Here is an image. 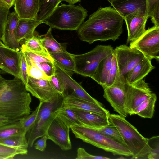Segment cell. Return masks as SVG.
Wrapping results in <instances>:
<instances>
[{
	"label": "cell",
	"instance_id": "7c38bea8",
	"mask_svg": "<svg viewBox=\"0 0 159 159\" xmlns=\"http://www.w3.org/2000/svg\"><path fill=\"white\" fill-rule=\"evenodd\" d=\"M152 93L148 84L143 80L133 84H128L124 101L126 113L132 115L135 109Z\"/></svg>",
	"mask_w": 159,
	"mask_h": 159
},
{
	"label": "cell",
	"instance_id": "9c48e42d",
	"mask_svg": "<svg viewBox=\"0 0 159 159\" xmlns=\"http://www.w3.org/2000/svg\"><path fill=\"white\" fill-rule=\"evenodd\" d=\"M125 79L120 74L117 68L116 77L114 83L110 86L102 87L103 97L120 115L127 117L128 114L124 107V101L127 85Z\"/></svg>",
	"mask_w": 159,
	"mask_h": 159
},
{
	"label": "cell",
	"instance_id": "8fae6325",
	"mask_svg": "<svg viewBox=\"0 0 159 159\" xmlns=\"http://www.w3.org/2000/svg\"><path fill=\"white\" fill-rule=\"evenodd\" d=\"M118 69L125 79L127 73L145 57L140 51L126 45L117 46L114 49Z\"/></svg>",
	"mask_w": 159,
	"mask_h": 159
},
{
	"label": "cell",
	"instance_id": "7a4b0ae2",
	"mask_svg": "<svg viewBox=\"0 0 159 159\" xmlns=\"http://www.w3.org/2000/svg\"><path fill=\"white\" fill-rule=\"evenodd\" d=\"M32 98L20 78L7 80L0 89V117L21 120L30 114Z\"/></svg>",
	"mask_w": 159,
	"mask_h": 159
},
{
	"label": "cell",
	"instance_id": "7bdbcfd3",
	"mask_svg": "<svg viewBox=\"0 0 159 159\" xmlns=\"http://www.w3.org/2000/svg\"><path fill=\"white\" fill-rule=\"evenodd\" d=\"M40 64L45 74L49 79L55 74V68L54 62H43Z\"/></svg>",
	"mask_w": 159,
	"mask_h": 159
},
{
	"label": "cell",
	"instance_id": "30bf717a",
	"mask_svg": "<svg viewBox=\"0 0 159 159\" xmlns=\"http://www.w3.org/2000/svg\"><path fill=\"white\" fill-rule=\"evenodd\" d=\"M55 73L60 77L64 87V98L73 97L103 106L101 102L91 96L82 87L81 84L77 82L72 75L54 61Z\"/></svg>",
	"mask_w": 159,
	"mask_h": 159
},
{
	"label": "cell",
	"instance_id": "f6af8a7d",
	"mask_svg": "<svg viewBox=\"0 0 159 159\" xmlns=\"http://www.w3.org/2000/svg\"><path fill=\"white\" fill-rule=\"evenodd\" d=\"M16 0H0V7L9 9L14 5Z\"/></svg>",
	"mask_w": 159,
	"mask_h": 159
},
{
	"label": "cell",
	"instance_id": "7402d4cb",
	"mask_svg": "<svg viewBox=\"0 0 159 159\" xmlns=\"http://www.w3.org/2000/svg\"><path fill=\"white\" fill-rule=\"evenodd\" d=\"M111 5L123 18L139 10L146 11L145 0H114Z\"/></svg>",
	"mask_w": 159,
	"mask_h": 159
},
{
	"label": "cell",
	"instance_id": "2e32d148",
	"mask_svg": "<svg viewBox=\"0 0 159 159\" xmlns=\"http://www.w3.org/2000/svg\"><path fill=\"white\" fill-rule=\"evenodd\" d=\"M21 51L5 45L0 40V60L7 73L20 78V63Z\"/></svg>",
	"mask_w": 159,
	"mask_h": 159
},
{
	"label": "cell",
	"instance_id": "d6a6232c",
	"mask_svg": "<svg viewBox=\"0 0 159 159\" xmlns=\"http://www.w3.org/2000/svg\"><path fill=\"white\" fill-rule=\"evenodd\" d=\"M146 15L151 20L154 25L159 26V0H145Z\"/></svg>",
	"mask_w": 159,
	"mask_h": 159
},
{
	"label": "cell",
	"instance_id": "bcb514c9",
	"mask_svg": "<svg viewBox=\"0 0 159 159\" xmlns=\"http://www.w3.org/2000/svg\"><path fill=\"white\" fill-rule=\"evenodd\" d=\"M14 156L10 155L0 154V159H12Z\"/></svg>",
	"mask_w": 159,
	"mask_h": 159
},
{
	"label": "cell",
	"instance_id": "cb8c5ba5",
	"mask_svg": "<svg viewBox=\"0 0 159 159\" xmlns=\"http://www.w3.org/2000/svg\"><path fill=\"white\" fill-rule=\"evenodd\" d=\"M113 52L103 59L99 63L91 78L102 87L104 85L111 68Z\"/></svg>",
	"mask_w": 159,
	"mask_h": 159
},
{
	"label": "cell",
	"instance_id": "f5cc1de1",
	"mask_svg": "<svg viewBox=\"0 0 159 159\" xmlns=\"http://www.w3.org/2000/svg\"><path fill=\"white\" fill-rule=\"evenodd\" d=\"M110 3L111 5L112 3V2L114 0H107Z\"/></svg>",
	"mask_w": 159,
	"mask_h": 159
},
{
	"label": "cell",
	"instance_id": "277c9868",
	"mask_svg": "<svg viewBox=\"0 0 159 159\" xmlns=\"http://www.w3.org/2000/svg\"><path fill=\"white\" fill-rule=\"evenodd\" d=\"M88 11L80 4L61 3L44 23L52 28L77 30L88 16Z\"/></svg>",
	"mask_w": 159,
	"mask_h": 159
},
{
	"label": "cell",
	"instance_id": "4fadbf2b",
	"mask_svg": "<svg viewBox=\"0 0 159 159\" xmlns=\"http://www.w3.org/2000/svg\"><path fill=\"white\" fill-rule=\"evenodd\" d=\"M70 128L57 115L49 126L46 134L48 139L52 141L63 151L72 149L69 136Z\"/></svg>",
	"mask_w": 159,
	"mask_h": 159
},
{
	"label": "cell",
	"instance_id": "b9f144b4",
	"mask_svg": "<svg viewBox=\"0 0 159 159\" xmlns=\"http://www.w3.org/2000/svg\"><path fill=\"white\" fill-rule=\"evenodd\" d=\"M9 9L0 7V40L4 32V28L7 20Z\"/></svg>",
	"mask_w": 159,
	"mask_h": 159
},
{
	"label": "cell",
	"instance_id": "8992f818",
	"mask_svg": "<svg viewBox=\"0 0 159 159\" xmlns=\"http://www.w3.org/2000/svg\"><path fill=\"white\" fill-rule=\"evenodd\" d=\"M64 98L59 94L49 102H42L35 121L26 134L29 146L32 147L38 139L46 134L58 110L63 106Z\"/></svg>",
	"mask_w": 159,
	"mask_h": 159
},
{
	"label": "cell",
	"instance_id": "681fc988",
	"mask_svg": "<svg viewBox=\"0 0 159 159\" xmlns=\"http://www.w3.org/2000/svg\"><path fill=\"white\" fill-rule=\"evenodd\" d=\"M10 121L7 119L3 118L0 117V123H3Z\"/></svg>",
	"mask_w": 159,
	"mask_h": 159
},
{
	"label": "cell",
	"instance_id": "816d5d0a",
	"mask_svg": "<svg viewBox=\"0 0 159 159\" xmlns=\"http://www.w3.org/2000/svg\"><path fill=\"white\" fill-rule=\"evenodd\" d=\"M6 80L4 78L2 77L0 75V83H2L3 82L5 81Z\"/></svg>",
	"mask_w": 159,
	"mask_h": 159
},
{
	"label": "cell",
	"instance_id": "f1b7e54d",
	"mask_svg": "<svg viewBox=\"0 0 159 159\" xmlns=\"http://www.w3.org/2000/svg\"><path fill=\"white\" fill-rule=\"evenodd\" d=\"M61 1V0H39V8L36 19L44 23Z\"/></svg>",
	"mask_w": 159,
	"mask_h": 159
},
{
	"label": "cell",
	"instance_id": "1f68e13d",
	"mask_svg": "<svg viewBox=\"0 0 159 159\" xmlns=\"http://www.w3.org/2000/svg\"><path fill=\"white\" fill-rule=\"evenodd\" d=\"M57 115L70 128L73 125H82L71 108L63 106L58 110Z\"/></svg>",
	"mask_w": 159,
	"mask_h": 159
},
{
	"label": "cell",
	"instance_id": "e575fe53",
	"mask_svg": "<svg viewBox=\"0 0 159 159\" xmlns=\"http://www.w3.org/2000/svg\"><path fill=\"white\" fill-rule=\"evenodd\" d=\"M95 129L105 136L125 146L120 133L113 125L111 124L108 126Z\"/></svg>",
	"mask_w": 159,
	"mask_h": 159
},
{
	"label": "cell",
	"instance_id": "f907efd6",
	"mask_svg": "<svg viewBox=\"0 0 159 159\" xmlns=\"http://www.w3.org/2000/svg\"><path fill=\"white\" fill-rule=\"evenodd\" d=\"M7 80H6L5 81L0 83V89L5 85L7 82Z\"/></svg>",
	"mask_w": 159,
	"mask_h": 159
},
{
	"label": "cell",
	"instance_id": "3957f363",
	"mask_svg": "<svg viewBox=\"0 0 159 159\" xmlns=\"http://www.w3.org/2000/svg\"><path fill=\"white\" fill-rule=\"evenodd\" d=\"M108 119L120 133L125 146L132 153V159L147 158L152 148L149 139L142 135L125 118L119 115L110 114Z\"/></svg>",
	"mask_w": 159,
	"mask_h": 159
},
{
	"label": "cell",
	"instance_id": "e0dca14e",
	"mask_svg": "<svg viewBox=\"0 0 159 159\" xmlns=\"http://www.w3.org/2000/svg\"><path fill=\"white\" fill-rule=\"evenodd\" d=\"M76 115L82 125L98 129L110 125L108 117L95 113L71 108Z\"/></svg>",
	"mask_w": 159,
	"mask_h": 159
},
{
	"label": "cell",
	"instance_id": "ac0fdd59",
	"mask_svg": "<svg viewBox=\"0 0 159 159\" xmlns=\"http://www.w3.org/2000/svg\"><path fill=\"white\" fill-rule=\"evenodd\" d=\"M19 19L15 12L8 14L4 34L1 40L6 46L20 51L21 47L16 37V29Z\"/></svg>",
	"mask_w": 159,
	"mask_h": 159
},
{
	"label": "cell",
	"instance_id": "603a6c76",
	"mask_svg": "<svg viewBox=\"0 0 159 159\" xmlns=\"http://www.w3.org/2000/svg\"><path fill=\"white\" fill-rule=\"evenodd\" d=\"M36 19H20L16 30V37L20 44L22 41L32 37L36 28L42 23Z\"/></svg>",
	"mask_w": 159,
	"mask_h": 159
},
{
	"label": "cell",
	"instance_id": "52a82bcc",
	"mask_svg": "<svg viewBox=\"0 0 159 159\" xmlns=\"http://www.w3.org/2000/svg\"><path fill=\"white\" fill-rule=\"evenodd\" d=\"M113 50L110 45H99L87 53L72 54L75 65L74 72L91 78L100 62L113 53Z\"/></svg>",
	"mask_w": 159,
	"mask_h": 159
},
{
	"label": "cell",
	"instance_id": "4316f807",
	"mask_svg": "<svg viewBox=\"0 0 159 159\" xmlns=\"http://www.w3.org/2000/svg\"><path fill=\"white\" fill-rule=\"evenodd\" d=\"M52 30L50 27L45 34L41 35L43 44L48 53L50 54L67 51L66 43L58 42L52 35Z\"/></svg>",
	"mask_w": 159,
	"mask_h": 159
},
{
	"label": "cell",
	"instance_id": "ab89813d",
	"mask_svg": "<svg viewBox=\"0 0 159 159\" xmlns=\"http://www.w3.org/2000/svg\"><path fill=\"white\" fill-rule=\"evenodd\" d=\"M20 69V78L25 85L27 81L28 75L27 73V66L26 60L24 55L21 51Z\"/></svg>",
	"mask_w": 159,
	"mask_h": 159
},
{
	"label": "cell",
	"instance_id": "6da1fadb",
	"mask_svg": "<svg viewBox=\"0 0 159 159\" xmlns=\"http://www.w3.org/2000/svg\"><path fill=\"white\" fill-rule=\"evenodd\" d=\"M123 20L113 7H100L81 25L77 30L78 37L89 44L98 41H114L122 33Z\"/></svg>",
	"mask_w": 159,
	"mask_h": 159
},
{
	"label": "cell",
	"instance_id": "74e56055",
	"mask_svg": "<svg viewBox=\"0 0 159 159\" xmlns=\"http://www.w3.org/2000/svg\"><path fill=\"white\" fill-rule=\"evenodd\" d=\"M28 150L18 149L0 144V154L10 155L14 156L26 154Z\"/></svg>",
	"mask_w": 159,
	"mask_h": 159
},
{
	"label": "cell",
	"instance_id": "f546056e",
	"mask_svg": "<svg viewBox=\"0 0 159 159\" xmlns=\"http://www.w3.org/2000/svg\"><path fill=\"white\" fill-rule=\"evenodd\" d=\"M23 133H25L22 126L21 120L9 121L0 126V139Z\"/></svg>",
	"mask_w": 159,
	"mask_h": 159
},
{
	"label": "cell",
	"instance_id": "7dc6e473",
	"mask_svg": "<svg viewBox=\"0 0 159 159\" xmlns=\"http://www.w3.org/2000/svg\"><path fill=\"white\" fill-rule=\"evenodd\" d=\"M62 1H66L67 2H68L69 4H74L77 3L78 2H80L81 1V0H61Z\"/></svg>",
	"mask_w": 159,
	"mask_h": 159
},
{
	"label": "cell",
	"instance_id": "44dd1931",
	"mask_svg": "<svg viewBox=\"0 0 159 159\" xmlns=\"http://www.w3.org/2000/svg\"><path fill=\"white\" fill-rule=\"evenodd\" d=\"M152 60L145 57L126 75L125 79L128 84H132L141 80L155 68Z\"/></svg>",
	"mask_w": 159,
	"mask_h": 159
},
{
	"label": "cell",
	"instance_id": "c3c4849f",
	"mask_svg": "<svg viewBox=\"0 0 159 159\" xmlns=\"http://www.w3.org/2000/svg\"><path fill=\"white\" fill-rule=\"evenodd\" d=\"M0 73L5 74L7 73L6 70L4 68L2 63L0 60Z\"/></svg>",
	"mask_w": 159,
	"mask_h": 159
},
{
	"label": "cell",
	"instance_id": "9a60e30c",
	"mask_svg": "<svg viewBox=\"0 0 159 159\" xmlns=\"http://www.w3.org/2000/svg\"><path fill=\"white\" fill-rule=\"evenodd\" d=\"M145 13V11L139 10L123 18L128 32L127 43L138 39L145 31L146 24L148 18Z\"/></svg>",
	"mask_w": 159,
	"mask_h": 159
},
{
	"label": "cell",
	"instance_id": "ba28073f",
	"mask_svg": "<svg viewBox=\"0 0 159 159\" xmlns=\"http://www.w3.org/2000/svg\"><path fill=\"white\" fill-rule=\"evenodd\" d=\"M129 47L138 50L151 60H159V26L146 30L138 39L130 42Z\"/></svg>",
	"mask_w": 159,
	"mask_h": 159
},
{
	"label": "cell",
	"instance_id": "8d00e7d4",
	"mask_svg": "<svg viewBox=\"0 0 159 159\" xmlns=\"http://www.w3.org/2000/svg\"><path fill=\"white\" fill-rule=\"evenodd\" d=\"M117 71V66L115 56H113L111 68L110 70L106 82L102 87L110 86L114 83L115 80Z\"/></svg>",
	"mask_w": 159,
	"mask_h": 159
},
{
	"label": "cell",
	"instance_id": "4dcf8cb0",
	"mask_svg": "<svg viewBox=\"0 0 159 159\" xmlns=\"http://www.w3.org/2000/svg\"><path fill=\"white\" fill-rule=\"evenodd\" d=\"M0 144L11 147L28 150V147L26 134L23 133L8 138L0 139Z\"/></svg>",
	"mask_w": 159,
	"mask_h": 159
},
{
	"label": "cell",
	"instance_id": "d6986e66",
	"mask_svg": "<svg viewBox=\"0 0 159 159\" xmlns=\"http://www.w3.org/2000/svg\"><path fill=\"white\" fill-rule=\"evenodd\" d=\"M63 106L91 112L108 117L110 114L109 111L103 106L73 97H64Z\"/></svg>",
	"mask_w": 159,
	"mask_h": 159
},
{
	"label": "cell",
	"instance_id": "d4e9b609",
	"mask_svg": "<svg viewBox=\"0 0 159 159\" xmlns=\"http://www.w3.org/2000/svg\"><path fill=\"white\" fill-rule=\"evenodd\" d=\"M157 99L156 95L152 93L135 109L132 115L136 114L143 118H152Z\"/></svg>",
	"mask_w": 159,
	"mask_h": 159
},
{
	"label": "cell",
	"instance_id": "d590c367",
	"mask_svg": "<svg viewBox=\"0 0 159 159\" xmlns=\"http://www.w3.org/2000/svg\"><path fill=\"white\" fill-rule=\"evenodd\" d=\"M42 102H40L39 105L34 111L21 120L22 126L26 134L35 121Z\"/></svg>",
	"mask_w": 159,
	"mask_h": 159
},
{
	"label": "cell",
	"instance_id": "5bb4252c",
	"mask_svg": "<svg viewBox=\"0 0 159 159\" xmlns=\"http://www.w3.org/2000/svg\"><path fill=\"white\" fill-rule=\"evenodd\" d=\"M25 87L33 96L43 102H49L59 94L48 79H38L28 76Z\"/></svg>",
	"mask_w": 159,
	"mask_h": 159
},
{
	"label": "cell",
	"instance_id": "5b68a950",
	"mask_svg": "<svg viewBox=\"0 0 159 159\" xmlns=\"http://www.w3.org/2000/svg\"><path fill=\"white\" fill-rule=\"evenodd\" d=\"M70 129L75 138L114 155L129 157L132 153L124 145L105 136L95 129L83 125H75Z\"/></svg>",
	"mask_w": 159,
	"mask_h": 159
},
{
	"label": "cell",
	"instance_id": "f35d334b",
	"mask_svg": "<svg viewBox=\"0 0 159 159\" xmlns=\"http://www.w3.org/2000/svg\"><path fill=\"white\" fill-rule=\"evenodd\" d=\"M49 80L56 91L63 96L64 87L58 75L55 73L50 78Z\"/></svg>",
	"mask_w": 159,
	"mask_h": 159
},
{
	"label": "cell",
	"instance_id": "484cf974",
	"mask_svg": "<svg viewBox=\"0 0 159 159\" xmlns=\"http://www.w3.org/2000/svg\"><path fill=\"white\" fill-rule=\"evenodd\" d=\"M21 45L37 54L54 61L43 46L41 35L35 34L34 33L32 37L25 40Z\"/></svg>",
	"mask_w": 159,
	"mask_h": 159
},
{
	"label": "cell",
	"instance_id": "60d3db41",
	"mask_svg": "<svg viewBox=\"0 0 159 159\" xmlns=\"http://www.w3.org/2000/svg\"><path fill=\"white\" fill-rule=\"evenodd\" d=\"M76 159H107L105 157L95 156L88 153L85 149L82 148H78L77 151Z\"/></svg>",
	"mask_w": 159,
	"mask_h": 159
},
{
	"label": "cell",
	"instance_id": "ffe728a7",
	"mask_svg": "<svg viewBox=\"0 0 159 159\" xmlns=\"http://www.w3.org/2000/svg\"><path fill=\"white\" fill-rule=\"evenodd\" d=\"M15 12L20 19H36L39 8V0H16Z\"/></svg>",
	"mask_w": 159,
	"mask_h": 159
},
{
	"label": "cell",
	"instance_id": "83f0119b",
	"mask_svg": "<svg viewBox=\"0 0 159 159\" xmlns=\"http://www.w3.org/2000/svg\"><path fill=\"white\" fill-rule=\"evenodd\" d=\"M50 55L54 61L71 75L74 72L75 63L72 54L66 51Z\"/></svg>",
	"mask_w": 159,
	"mask_h": 159
},
{
	"label": "cell",
	"instance_id": "836d02e7",
	"mask_svg": "<svg viewBox=\"0 0 159 159\" xmlns=\"http://www.w3.org/2000/svg\"><path fill=\"white\" fill-rule=\"evenodd\" d=\"M25 58L28 76L38 79H49L45 74L40 63L33 62L25 57Z\"/></svg>",
	"mask_w": 159,
	"mask_h": 159
},
{
	"label": "cell",
	"instance_id": "ee69618b",
	"mask_svg": "<svg viewBox=\"0 0 159 159\" xmlns=\"http://www.w3.org/2000/svg\"><path fill=\"white\" fill-rule=\"evenodd\" d=\"M47 139L48 138L46 134L41 137L40 139L35 143V149L42 152L44 151L46 147V141Z\"/></svg>",
	"mask_w": 159,
	"mask_h": 159
}]
</instances>
